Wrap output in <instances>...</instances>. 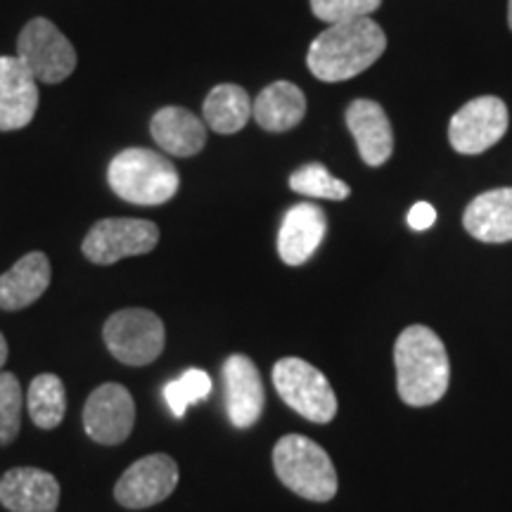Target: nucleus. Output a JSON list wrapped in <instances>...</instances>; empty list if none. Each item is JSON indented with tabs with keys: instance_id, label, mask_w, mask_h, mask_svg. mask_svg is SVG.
<instances>
[{
	"instance_id": "14",
	"label": "nucleus",
	"mask_w": 512,
	"mask_h": 512,
	"mask_svg": "<svg viewBox=\"0 0 512 512\" xmlns=\"http://www.w3.org/2000/svg\"><path fill=\"white\" fill-rule=\"evenodd\" d=\"M0 503L10 512H55L60 482L38 467H12L0 479Z\"/></svg>"
},
{
	"instance_id": "6",
	"label": "nucleus",
	"mask_w": 512,
	"mask_h": 512,
	"mask_svg": "<svg viewBox=\"0 0 512 512\" xmlns=\"http://www.w3.org/2000/svg\"><path fill=\"white\" fill-rule=\"evenodd\" d=\"M107 349L126 366H147L162 356L166 330L162 318L147 309H121L102 328Z\"/></svg>"
},
{
	"instance_id": "29",
	"label": "nucleus",
	"mask_w": 512,
	"mask_h": 512,
	"mask_svg": "<svg viewBox=\"0 0 512 512\" xmlns=\"http://www.w3.org/2000/svg\"><path fill=\"white\" fill-rule=\"evenodd\" d=\"M508 24H510V29H512V0H508Z\"/></svg>"
},
{
	"instance_id": "22",
	"label": "nucleus",
	"mask_w": 512,
	"mask_h": 512,
	"mask_svg": "<svg viewBox=\"0 0 512 512\" xmlns=\"http://www.w3.org/2000/svg\"><path fill=\"white\" fill-rule=\"evenodd\" d=\"M29 415L41 430H55L67 413V392L57 375L43 373L31 380L27 396Z\"/></svg>"
},
{
	"instance_id": "13",
	"label": "nucleus",
	"mask_w": 512,
	"mask_h": 512,
	"mask_svg": "<svg viewBox=\"0 0 512 512\" xmlns=\"http://www.w3.org/2000/svg\"><path fill=\"white\" fill-rule=\"evenodd\" d=\"M38 110V86L34 74L17 55L0 57V131H19L29 126Z\"/></svg>"
},
{
	"instance_id": "23",
	"label": "nucleus",
	"mask_w": 512,
	"mask_h": 512,
	"mask_svg": "<svg viewBox=\"0 0 512 512\" xmlns=\"http://www.w3.org/2000/svg\"><path fill=\"white\" fill-rule=\"evenodd\" d=\"M290 188L299 195L316 197V200H347L351 188L344 181H339L325 169L323 164H304L290 176Z\"/></svg>"
},
{
	"instance_id": "26",
	"label": "nucleus",
	"mask_w": 512,
	"mask_h": 512,
	"mask_svg": "<svg viewBox=\"0 0 512 512\" xmlns=\"http://www.w3.org/2000/svg\"><path fill=\"white\" fill-rule=\"evenodd\" d=\"M382 0H311V10L320 22L337 24L368 17L380 8Z\"/></svg>"
},
{
	"instance_id": "25",
	"label": "nucleus",
	"mask_w": 512,
	"mask_h": 512,
	"mask_svg": "<svg viewBox=\"0 0 512 512\" xmlns=\"http://www.w3.org/2000/svg\"><path fill=\"white\" fill-rule=\"evenodd\" d=\"M22 387L17 375L0 373V446H8L17 439L22 427Z\"/></svg>"
},
{
	"instance_id": "20",
	"label": "nucleus",
	"mask_w": 512,
	"mask_h": 512,
	"mask_svg": "<svg viewBox=\"0 0 512 512\" xmlns=\"http://www.w3.org/2000/svg\"><path fill=\"white\" fill-rule=\"evenodd\" d=\"M252 117L264 131H292L306 117V98L302 88L290 81L271 83L252 102Z\"/></svg>"
},
{
	"instance_id": "9",
	"label": "nucleus",
	"mask_w": 512,
	"mask_h": 512,
	"mask_svg": "<svg viewBox=\"0 0 512 512\" xmlns=\"http://www.w3.org/2000/svg\"><path fill=\"white\" fill-rule=\"evenodd\" d=\"M505 131H508L505 102L494 95H482L453 114L448 124V140L460 155H482L505 136Z\"/></svg>"
},
{
	"instance_id": "3",
	"label": "nucleus",
	"mask_w": 512,
	"mask_h": 512,
	"mask_svg": "<svg viewBox=\"0 0 512 512\" xmlns=\"http://www.w3.org/2000/svg\"><path fill=\"white\" fill-rule=\"evenodd\" d=\"M107 181L114 195L138 207L166 204L181 188L178 169L164 155L145 147L121 150L110 162Z\"/></svg>"
},
{
	"instance_id": "24",
	"label": "nucleus",
	"mask_w": 512,
	"mask_h": 512,
	"mask_svg": "<svg viewBox=\"0 0 512 512\" xmlns=\"http://www.w3.org/2000/svg\"><path fill=\"white\" fill-rule=\"evenodd\" d=\"M211 394V377L204 370H185L178 380L169 382L164 387V399L169 403L171 413L176 418H183L185 411Z\"/></svg>"
},
{
	"instance_id": "18",
	"label": "nucleus",
	"mask_w": 512,
	"mask_h": 512,
	"mask_svg": "<svg viewBox=\"0 0 512 512\" xmlns=\"http://www.w3.org/2000/svg\"><path fill=\"white\" fill-rule=\"evenodd\" d=\"M463 226L472 238L489 245L512 240V188L482 192L467 204Z\"/></svg>"
},
{
	"instance_id": "7",
	"label": "nucleus",
	"mask_w": 512,
	"mask_h": 512,
	"mask_svg": "<svg viewBox=\"0 0 512 512\" xmlns=\"http://www.w3.org/2000/svg\"><path fill=\"white\" fill-rule=\"evenodd\" d=\"M17 57L41 83H60L74 74L76 50L46 17L31 19L17 38Z\"/></svg>"
},
{
	"instance_id": "8",
	"label": "nucleus",
	"mask_w": 512,
	"mask_h": 512,
	"mask_svg": "<svg viewBox=\"0 0 512 512\" xmlns=\"http://www.w3.org/2000/svg\"><path fill=\"white\" fill-rule=\"evenodd\" d=\"M159 242L157 223L145 219H102L83 240V256L98 266H112L126 256L150 254Z\"/></svg>"
},
{
	"instance_id": "15",
	"label": "nucleus",
	"mask_w": 512,
	"mask_h": 512,
	"mask_svg": "<svg viewBox=\"0 0 512 512\" xmlns=\"http://www.w3.org/2000/svg\"><path fill=\"white\" fill-rule=\"evenodd\" d=\"M325 230H328V221H325L323 209L309 202L294 204L285 214L278 233L280 259L287 266L306 264L323 242Z\"/></svg>"
},
{
	"instance_id": "19",
	"label": "nucleus",
	"mask_w": 512,
	"mask_h": 512,
	"mask_svg": "<svg viewBox=\"0 0 512 512\" xmlns=\"http://www.w3.org/2000/svg\"><path fill=\"white\" fill-rule=\"evenodd\" d=\"M50 261L43 252H29L0 275V309L22 311L43 297L50 285Z\"/></svg>"
},
{
	"instance_id": "4",
	"label": "nucleus",
	"mask_w": 512,
	"mask_h": 512,
	"mask_svg": "<svg viewBox=\"0 0 512 512\" xmlns=\"http://www.w3.org/2000/svg\"><path fill=\"white\" fill-rule=\"evenodd\" d=\"M275 475L287 489L313 503H328L337 494V470L323 446L302 434H287L273 448Z\"/></svg>"
},
{
	"instance_id": "12",
	"label": "nucleus",
	"mask_w": 512,
	"mask_h": 512,
	"mask_svg": "<svg viewBox=\"0 0 512 512\" xmlns=\"http://www.w3.org/2000/svg\"><path fill=\"white\" fill-rule=\"evenodd\" d=\"M223 382H226V408L228 418L238 430L256 425L264 413V382H261L259 368L245 354L228 356L223 363Z\"/></svg>"
},
{
	"instance_id": "10",
	"label": "nucleus",
	"mask_w": 512,
	"mask_h": 512,
	"mask_svg": "<svg viewBox=\"0 0 512 512\" xmlns=\"http://www.w3.org/2000/svg\"><path fill=\"white\" fill-rule=\"evenodd\" d=\"M136 425V403L124 384H100L83 406V430L95 444L117 446L131 437Z\"/></svg>"
},
{
	"instance_id": "5",
	"label": "nucleus",
	"mask_w": 512,
	"mask_h": 512,
	"mask_svg": "<svg viewBox=\"0 0 512 512\" xmlns=\"http://www.w3.org/2000/svg\"><path fill=\"white\" fill-rule=\"evenodd\" d=\"M275 392L302 418L325 425L337 415V396L328 377L304 358H280L273 366Z\"/></svg>"
},
{
	"instance_id": "28",
	"label": "nucleus",
	"mask_w": 512,
	"mask_h": 512,
	"mask_svg": "<svg viewBox=\"0 0 512 512\" xmlns=\"http://www.w3.org/2000/svg\"><path fill=\"white\" fill-rule=\"evenodd\" d=\"M5 361H8V342H5V335L0 332V373H3Z\"/></svg>"
},
{
	"instance_id": "2",
	"label": "nucleus",
	"mask_w": 512,
	"mask_h": 512,
	"mask_svg": "<svg viewBox=\"0 0 512 512\" xmlns=\"http://www.w3.org/2000/svg\"><path fill=\"white\" fill-rule=\"evenodd\" d=\"M396 389L413 408L432 406L444 399L451 380V363L444 342L427 325H411L394 344Z\"/></svg>"
},
{
	"instance_id": "1",
	"label": "nucleus",
	"mask_w": 512,
	"mask_h": 512,
	"mask_svg": "<svg viewBox=\"0 0 512 512\" xmlns=\"http://www.w3.org/2000/svg\"><path fill=\"white\" fill-rule=\"evenodd\" d=\"M387 48V36L370 17L330 24L313 38L306 64L311 74L325 83L354 79L380 60Z\"/></svg>"
},
{
	"instance_id": "21",
	"label": "nucleus",
	"mask_w": 512,
	"mask_h": 512,
	"mask_svg": "<svg viewBox=\"0 0 512 512\" xmlns=\"http://www.w3.org/2000/svg\"><path fill=\"white\" fill-rule=\"evenodd\" d=\"M202 112L207 128L221 136H233L242 131L252 117V100L245 88L235 86V83H221V86L211 88Z\"/></svg>"
},
{
	"instance_id": "16",
	"label": "nucleus",
	"mask_w": 512,
	"mask_h": 512,
	"mask_svg": "<svg viewBox=\"0 0 512 512\" xmlns=\"http://www.w3.org/2000/svg\"><path fill=\"white\" fill-rule=\"evenodd\" d=\"M347 126L368 166H382L394 152V131L387 114L373 100H354L347 107Z\"/></svg>"
},
{
	"instance_id": "17",
	"label": "nucleus",
	"mask_w": 512,
	"mask_h": 512,
	"mask_svg": "<svg viewBox=\"0 0 512 512\" xmlns=\"http://www.w3.org/2000/svg\"><path fill=\"white\" fill-rule=\"evenodd\" d=\"M150 133L174 157H195L207 145V124L185 107H162L150 121Z\"/></svg>"
},
{
	"instance_id": "11",
	"label": "nucleus",
	"mask_w": 512,
	"mask_h": 512,
	"mask_svg": "<svg viewBox=\"0 0 512 512\" xmlns=\"http://www.w3.org/2000/svg\"><path fill=\"white\" fill-rule=\"evenodd\" d=\"M178 465L166 453H152L133 463L114 486V498L128 510H143L174 494Z\"/></svg>"
},
{
	"instance_id": "27",
	"label": "nucleus",
	"mask_w": 512,
	"mask_h": 512,
	"mask_svg": "<svg viewBox=\"0 0 512 512\" xmlns=\"http://www.w3.org/2000/svg\"><path fill=\"white\" fill-rule=\"evenodd\" d=\"M434 221H437V209H434L430 202L413 204L411 211H408V226H411L413 230L432 228Z\"/></svg>"
}]
</instances>
